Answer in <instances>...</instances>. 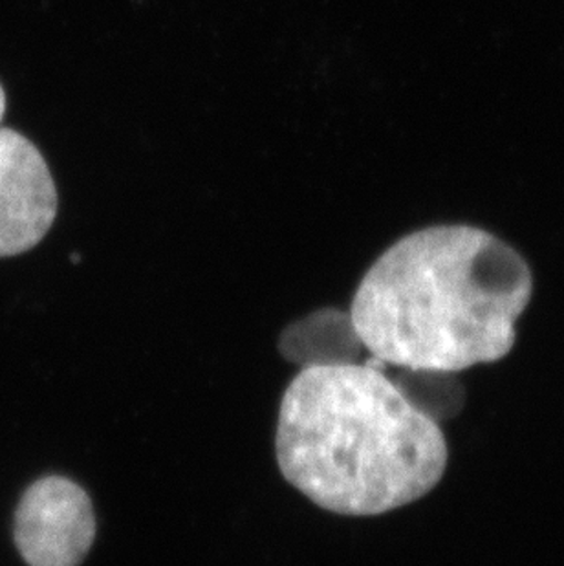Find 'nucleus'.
<instances>
[{
	"label": "nucleus",
	"instance_id": "0eeeda50",
	"mask_svg": "<svg viewBox=\"0 0 564 566\" xmlns=\"http://www.w3.org/2000/svg\"><path fill=\"white\" fill-rule=\"evenodd\" d=\"M6 113V94L4 88L0 85V124H2V118H4Z\"/></svg>",
	"mask_w": 564,
	"mask_h": 566
},
{
	"label": "nucleus",
	"instance_id": "f03ea898",
	"mask_svg": "<svg viewBox=\"0 0 564 566\" xmlns=\"http://www.w3.org/2000/svg\"><path fill=\"white\" fill-rule=\"evenodd\" d=\"M279 470L312 503L370 517L415 503L442 481L448 443L385 365L303 369L282 396Z\"/></svg>",
	"mask_w": 564,
	"mask_h": 566
},
{
	"label": "nucleus",
	"instance_id": "f257e3e1",
	"mask_svg": "<svg viewBox=\"0 0 564 566\" xmlns=\"http://www.w3.org/2000/svg\"><path fill=\"white\" fill-rule=\"evenodd\" d=\"M532 292V270L506 242L471 226H435L374 262L351 315L385 367L455 375L510 353Z\"/></svg>",
	"mask_w": 564,
	"mask_h": 566
},
{
	"label": "nucleus",
	"instance_id": "423d86ee",
	"mask_svg": "<svg viewBox=\"0 0 564 566\" xmlns=\"http://www.w3.org/2000/svg\"><path fill=\"white\" fill-rule=\"evenodd\" d=\"M452 375L443 373H415V370L401 369V375L396 376V384L421 411H426L435 420L455 415L462 400V389Z\"/></svg>",
	"mask_w": 564,
	"mask_h": 566
},
{
	"label": "nucleus",
	"instance_id": "39448f33",
	"mask_svg": "<svg viewBox=\"0 0 564 566\" xmlns=\"http://www.w3.org/2000/svg\"><path fill=\"white\" fill-rule=\"evenodd\" d=\"M363 348L352 315L337 308H323L293 321L279 337L282 358L301 369L357 364Z\"/></svg>",
	"mask_w": 564,
	"mask_h": 566
},
{
	"label": "nucleus",
	"instance_id": "7ed1b4c3",
	"mask_svg": "<svg viewBox=\"0 0 564 566\" xmlns=\"http://www.w3.org/2000/svg\"><path fill=\"white\" fill-rule=\"evenodd\" d=\"M13 537L28 566H80L96 539L91 497L64 476L39 479L17 506Z\"/></svg>",
	"mask_w": 564,
	"mask_h": 566
},
{
	"label": "nucleus",
	"instance_id": "20e7f679",
	"mask_svg": "<svg viewBox=\"0 0 564 566\" xmlns=\"http://www.w3.org/2000/svg\"><path fill=\"white\" fill-rule=\"evenodd\" d=\"M58 202L41 150L13 128L0 127V259L38 247L54 224Z\"/></svg>",
	"mask_w": 564,
	"mask_h": 566
}]
</instances>
